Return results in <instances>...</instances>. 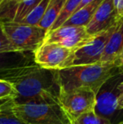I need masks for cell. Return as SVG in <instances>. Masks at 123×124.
<instances>
[{"mask_svg": "<svg viewBox=\"0 0 123 124\" xmlns=\"http://www.w3.org/2000/svg\"><path fill=\"white\" fill-rule=\"evenodd\" d=\"M14 88L10 82L0 79V99L14 97Z\"/></svg>", "mask_w": 123, "mask_h": 124, "instance_id": "obj_21", "label": "cell"}, {"mask_svg": "<svg viewBox=\"0 0 123 124\" xmlns=\"http://www.w3.org/2000/svg\"><path fill=\"white\" fill-rule=\"evenodd\" d=\"M33 52L36 65L50 70H61L70 67L73 54V51L52 42H44Z\"/></svg>", "mask_w": 123, "mask_h": 124, "instance_id": "obj_5", "label": "cell"}, {"mask_svg": "<svg viewBox=\"0 0 123 124\" xmlns=\"http://www.w3.org/2000/svg\"><path fill=\"white\" fill-rule=\"evenodd\" d=\"M118 75L115 64L101 63L79 65L58 70L61 92L86 89L98 94L104 85Z\"/></svg>", "mask_w": 123, "mask_h": 124, "instance_id": "obj_2", "label": "cell"}, {"mask_svg": "<svg viewBox=\"0 0 123 124\" xmlns=\"http://www.w3.org/2000/svg\"><path fill=\"white\" fill-rule=\"evenodd\" d=\"M33 52L13 51L0 52V79L8 80L19 77L36 67Z\"/></svg>", "mask_w": 123, "mask_h": 124, "instance_id": "obj_7", "label": "cell"}, {"mask_svg": "<svg viewBox=\"0 0 123 124\" xmlns=\"http://www.w3.org/2000/svg\"><path fill=\"white\" fill-rule=\"evenodd\" d=\"M122 20L117 15L113 0H103L86 26V31L91 36H94L116 26Z\"/></svg>", "mask_w": 123, "mask_h": 124, "instance_id": "obj_11", "label": "cell"}, {"mask_svg": "<svg viewBox=\"0 0 123 124\" xmlns=\"http://www.w3.org/2000/svg\"><path fill=\"white\" fill-rule=\"evenodd\" d=\"M117 72H118V74L123 76V67L122 68H118V69H117Z\"/></svg>", "mask_w": 123, "mask_h": 124, "instance_id": "obj_25", "label": "cell"}, {"mask_svg": "<svg viewBox=\"0 0 123 124\" xmlns=\"http://www.w3.org/2000/svg\"><path fill=\"white\" fill-rule=\"evenodd\" d=\"M8 39L17 51L34 52L45 42L47 31L40 26L20 23L3 24Z\"/></svg>", "mask_w": 123, "mask_h": 124, "instance_id": "obj_4", "label": "cell"}, {"mask_svg": "<svg viewBox=\"0 0 123 124\" xmlns=\"http://www.w3.org/2000/svg\"><path fill=\"white\" fill-rule=\"evenodd\" d=\"M13 97L0 99V124H26L14 111Z\"/></svg>", "mask_w": 123, "mask_h": 124, "instance_id": "obj_15", "label": "cell"}, {"mask_svg": "<svg viewBox=\"0 0 123 124\" xmlns=\"http://www.w3.org/2000/svg\"><path fill=\"white\" fill-rule=\"evenodd\" d=\"M66 1L67 0H50L46 13L38 26L46 30L48 33V31L51 30V28L59 17Z\"/></svg>", "mask_w": 123, "mask_h": 124, "instance_id": "obj_14", "label": "cell"}, {"mask_svg": "<svg viewBox=\"0 0 123 124\" xmlns=\"http://www.w3.org/2000/svg\"><path fill=\"white\" fill-rule=\"evenodd\" d=\"M117 124H123V122H121V123H117Z\"/></svg>", "mask_w": 123, "mask_h": 124, "instance_id": "obj_27", "label": "cell"}, {"mask_svg": "<svg viewBox=\"0 0 123 124\" xmlns=\"http://www.w3.org/2000/svg\"><path fill=\"white\" fill-rule=\"evenodd\" d=\"M123 49V20L116 27L106 43L100 59L101 63L114 64Z\"/></svg>", "mask_w": 123, "mask_h": 124, "instance_id": "obj_12", "label": "cell"}, {"mask_svg": "<svg viewBox=\"0 0 123 124\" xmlns=\"http://www.w3.org/2000/svg\"><path fill=\"white\" fill-rule=\"evenodd\" d=\"M122 75L118 74L112 77L102 86L97 94L96 105L94 111L100 117L110 122L117 114L120 108L118 106V98L120 95L118 85L122 81L120 78Z\"/></svg>", "mask_w": 123, "mask_h": 124, "instance_id": "obj_8", "label": "cell"}, {"mask_svg": "<svg viewBox=\"0 0 123 124\" xmlns=\"http://www.w3.org/2000/svg\"><path fill=\"white\" fill-rule=\"evenodd\" d=\"M49 2L50 0H41L30 13L19 23L38 26L40 22L42 20L45 13H46V8H47L48 4H49Z\"/></svg>", "mask_w": 123, "mask_h": 124, "instance_id": "obj_16", "label": "cell"}, {"mask_svg": "<svg viewBox=\"0 0 123 124\" xmlns=\"http://www.w3.org/2000/svg\"><path fill=\"white\" fill-rule=\"evenodd\" d=\"M13 51L17 50L8 39L4 32V30H3V24L0 23V52H13Z\"/></svg>", "mask_w": 123, "mask_h": 124, "instance_id": "obj_20", "label": "cell"}, {"mask_svg": "<svg viewBox=\"0 0 123 124\" xmlns=\"http://www.w3.org/2000/svg\"><path fill=\"white\" fill-rule=\"evenodd\" d=\"M14 111L26 124H72L58 103L14 104Z\"/></svg>", "mask_w": 123, "mask_h": 124, "instance_id": "obj_3", "label": "cell"}, {"mask_svg": "<svg viewBox=\"0 0 123 124\" xmlns=\"http://www.w3.org/2000/svg\"><path fill=\"white\" fill-rule=\"evenodd\" d=\"M118 106H119V108H120L121 110H123V101L118 103Z\"/></svg>", "mask_w": 123, "mask_h": 124, "instance_id": "obj_26", "label": "cell"}, {"mask_svg": "<svg viewBox=\"0 0 123 124\" xmlns=\"http://www.w3.org/2000/svg\"><path fill=\"white\" fill-rule=\"evenodd\" d=\"M41 1V0H20L17 6L13 22L19 23Z\"/></svg>", "mask_w": 123, "mask_h": 124, "instance_id": "obj_18", "label": "cell"}, {"mask_svg": "<svg viewBox=\"0 0 123 124\" xmlns=\"http://www.w3.org/2000/svg\"><path fill=\"white\" fill-rule=\"evenodd\" d=\"M97 94L90 90L79 89L60 93L59 104L71 122L89 111H94Z\"/></svg>", "mask_w": 123, "mask_h": 124, "instance_id": "obj_6", "label": "cell"}, {"mask_svg": "<svg viewBox=\"0 0 123 124\" xmlns=\"http://www.w3.org/2000/svg\"><path fill=\"white\" fill-rule=\"evenodd\" d=\"M116 65V67L118 69V68H122L123 67V49L122 51V53L119 56V57L117 58V60L114 63Z\"/></svg>", "mask_w": 123, "mask_h": 124, "instance_id": "obj_23", "label": "cell"}, {"mask_svg": "<svg viewBox=\"0 0 123 124\" xmlns=\"http://www.w3.org/2000/svg\"><path fill=\"white\" fill-rule=\"evenodd\" d=\"M72 124H111V123L100 117L94 111H92L79 116L72 122Z\"/></svg>", "mask_w": 123, "mask_h": 124, "instance_id": "obj_19", "label": "cell"}, {"mask_svg": "<svg viewBox=\"0 0 123 124\" xmlns=\"http://www.w3.org/2000/svg\"><path fill=\"white\" fill-rule=\"evenodd\" d=\"M116 26H114L108 31L92 36V38L84 46L74 51L70 67L79 65H90L100 62V59L105 51L107 41Z\"/></svg>", "mask_w": 123, "mask_h": 124, "instance_id": "obj_9", "label": "cell"}, {"mask_svg": "<svg viewBox=\"0 0 123 124\" xmlns=\"http://www.w3.org/2000/svg\"><path fill=\"white\" fill-rule=\"evenodd\" d=\"M91 38L84 26L62 25L48 32L45 42L58 43L74 52L84 46Z\"/></svg>", "mask_w": 123, "mask_h": 124, "instance_id": "obj_10", "label": "cell"}, {"mask_svg": "<svg viewBox=\"0 0 123 124\" xmlns=\"http://www.w3.org/2000/svg\"><path fill=\"white\" fill-rule=\"evenodd\" d=\"M113 3L118 16L123 19V0H113Z\"/></svg>", "mask_w": 123, "mask_h": 124, "instance_id": "obj_22", "label": "cell"}, {"mask_svg": "<svg viewBox=\"0 0 123 124\" xmlns=\"http://www.w3.org/2000/svg\"><path fill=\"white\" fill-rule=\"evenodd\" d=\"M102 2H103V0H94L86 6L82 7L79 10H77L75 13L72 14L70 16V18L62 25H74L86 27L90 22L97 8Z\"/></svg>", "mask_w": 123, "mask_h": 124, "instance_id": "obj_13", "label": "cell"}, {"mask_svg": "<svg viewBox=\"0 0 123 124\" xmlns=\"http://www.w3.org/2000/svg\"><path fill=\"white\" fill-rule=\"evenodd\" d=\"M14 88L15 105L27 103H58L61 87L58 70L36 66L27 73L8 80Z\"/></svg>", "mask_w": 123, "mask_h": 124, "instance_id": "obj_1", "label": "cell"}, {"mask_svg": "<svg viewBox=\"0 0 123 124\" xmlns=\"http://www.w3.org/2000/svg\"><path fill=\"white\" fill-rule=\"evenodd\" d=\"M82 0H67L63 6L61 14H60L59 17L58 18V20H56V22L54 23V25H52V27L51 28L48 32L54 30L58 29V28L61 27V26L70 18V16L78 9V8L80 5Z\"/></svg>", "mask_w": 123, "mask_h": 124, "instance_id": "obj_17", "label": "cell"}, {"mask_svg": "<svg viewBox=\"0 0 123 124\" xmlns=\"http://www.w3.org/2000/svg\"><path fill=\"white\" fill-rule=\"evenodd\" d=\"M3 0H0V3H2V2H3Z\"/></svg>", "mask_w": 123, "mask_h": 124, "instance_id": "obj_28", "label": "cell"}, {"mask_svg": "<svg viewBox=\"0 0 123 124\" xmlns=\"http://www.w3.org/2000/svg\"><path fill=\"white\" fill-rule=\"evenodd\" d=\"M118 89H119V91H120V95H119V98H118V103H120L123 101V81H122L119 84Z\"/></svg>", "mask_w": 123, "mask_h": 124, "instance_id": "obj_24", "label": "cell"}]
</instances>
